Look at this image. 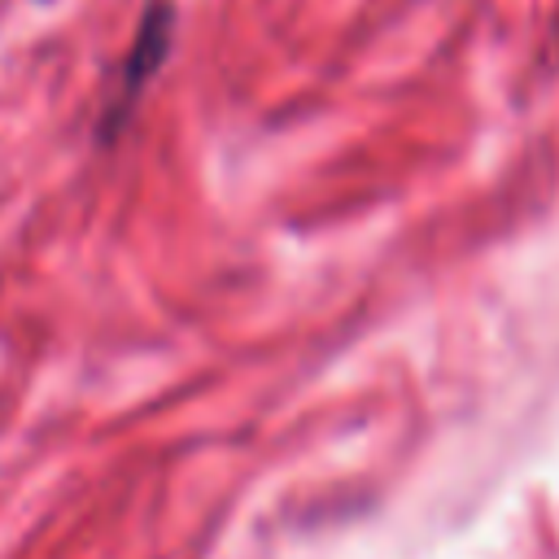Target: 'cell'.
Segmentation results:
<instances>
[{"instance_id":"obj_1","label":"cell","mask_w":559,"mask_h":559,"mask_svg":"<svg viewBox=\"0 0 559 559\" xmlns=\"http://www.w3.org/2000/svg\"><path fill=\"white\" fill-rule=\"evenodd\" d=\"M170 26H175L170 4H166V0H148L140 26H135V39H131V48H127V57H122V79H118L114 105L105 109V135H114V131L122 127V118L131 114V105H135V96L144 92V83L162 70L166 48H170Z\"/></svg>"}]
</instances>
